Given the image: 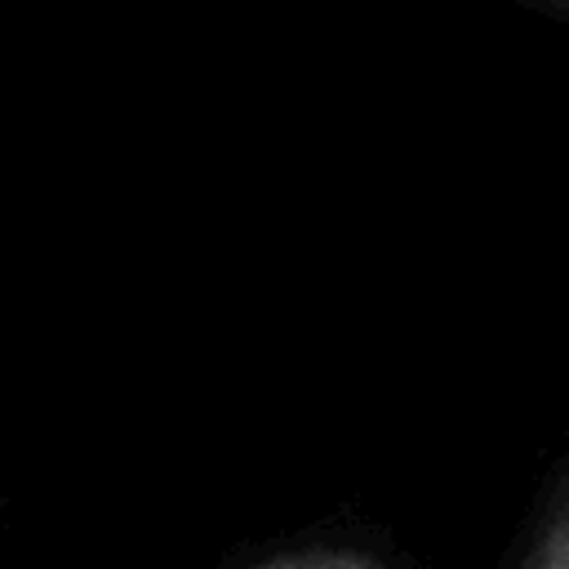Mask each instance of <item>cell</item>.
Masks as SVG:
<instances>
[{"label": "cell", "instance_id": "obj_2", "mask_svg": "<svg viewBox=\"0 0 569 569\" xmlns=\"http://www.w3.org/2000/svg\"><path fill=\"white\" fill-rule=\"evenodd\" d=\"M253 569H391V565L360 547H302V551L258 560Z\"/></svg>", "mask_w": 569, "mask_h": 569}, {"label": "cell", "instance_id": "obj_3", "mask_svg": "<svg viewBox=\"0 0 569 569\" xmlns=\"http://www.w3.org/2000/svg\"><path fill=\"white\" fill-rule=\"evenodd\" d=\"M529 4H538V9H547V13H556V18L569 22V0H529Z\"/></svg>", "mask_w": 569, "mask_h": 569}, {"label": "cell", "instance_id": "obj_1", "mask_svg": "<svg viewBox=\"0 0 569 569\" xmlns=\"http://www.w3.org/2000/svg\"><path fill=\"white\" fill-rule=\"evenodd\" d=\"M516 569H569V462L560 467Z\"/></svg>", "mask_w": 569, "mask_h": 569}]
</instances>
